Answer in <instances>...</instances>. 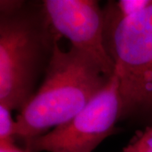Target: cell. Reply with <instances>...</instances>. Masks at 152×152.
Returning <instances> with one entry per match:
<instances>
[{"label":"cell","mask_w":152,"mask_h":152,"mask_svg":"<svg viewBox=\"0 0 152 152\" xmlns=\"http://www.w3.org/2000/svg\"><path fill=\"white\" fill-rule=\"evenodd\" d=\"M0 152H27L15 145V143L0 142Z\"/></svg>","instance_id":"obj_9"},{"label":"cell","mask_w":152,"mask_h":152,"mask_svg":"<svg viewBox=\"0 0 152 152\" xmlns=\"http://www.w3.org/2000/svg\"><path fill=\"white\" fill-rule=\"evenodd\" d=\"M11 109L0 104V142L15 143L16 121L12 118Z\"/></svg>","instance_id":"obj_7"},{"label":"cell","mask_w":152,"mask_h":152,"mask_svg":"<svg viewBox=\"0 0 152 152\" xmlns=\"http://www.w3.org/2000/svg\"><path fill=\"white\" fill-rule=\"evenodd\" d=\"M151 2L152 0H119L110 4L106 15L117 19H127L141 12Z\"/></svg>","instance_id":"obj_6"},{"label":"cell","mask_w":152,"mask_h":152,"mask_svg":"<svg viewBox=\"0 0 152 152\" xmlns=\"http://www.w3.org/2000/svg\"><path fill=\"white\" fill-rule=\"evenodd\" d=\"M59 37L55 39L43 82L15 120V137L24 141L72 119L111 78L89 54L73 47L63 50Z\"/></svg>","instance_id":"obj_1"},{"label":"cell","mask_w":152,"mask_h":152,"mask_svg":"<svg viewBox=\"0 0 152 152\" xmlns=\"http://www.w3.org/2000/svg\"><path fill=\"white\" fill-rule=\"evenodd\" d=\"M122 116L118 80L114 74L100 92L64 124L25 140L27 152H92L113 134Z\"/></svg>","instance_id":"obj_4"},{"label":"cell","mask_w":152,"mask_h":152,"mask_svg":"<svg viewBox=\"0 0 152 152\" xmlns=\"http://www.w3.org/2000/svg\"><path fill=\"white\" fill-rule=\"evenodd\" d=\"M53 30L71 47L89 54L107 77L115 66L106 46L105 14L95 0H45L42 4Z\"/></svg>","instance_id":"obj_5"},{"label":"cell","mask_w":152,"mask_h":152,"mask_svg":"<svg viewBox=\"0 0 152 152\" xmlns=\"http://www.w3.org/2000/svg\"><path fill=\"white\" fill-rule=\"evenodd\" d=\"M106 46L115 66L122 117L152 118V2L135 15H105Z\"/></svg>","instance_id":"obj_3"},{"label":"cell","mask_w":152,"mask_h":152,"mask_svg":"<svg viewBox=\"0 0 152 152\" xmlns=\"http://www.w3.org/2000/svg\"><path fill=\"white\" fill-rule=\"evenodd\" d=\"M56 32L42 5L26 4L0 15V104L21 110L35 94L37 80L46 71Z\"/></svg>","instance_id":"obj_2"},{"label":"cell","mask_w":152,"mask_h":152,"mask_svg":"<svg viewBox=\"0 0 152 152\" xmlns=\"http://www.w3.org/2000/svg\"><path fill=\"white\" fill-rule=\"evenodd\" d=\"M120 152H152V124L139 131Z\"/></svg>","instance_id":"obj_8"}]
</instances>
